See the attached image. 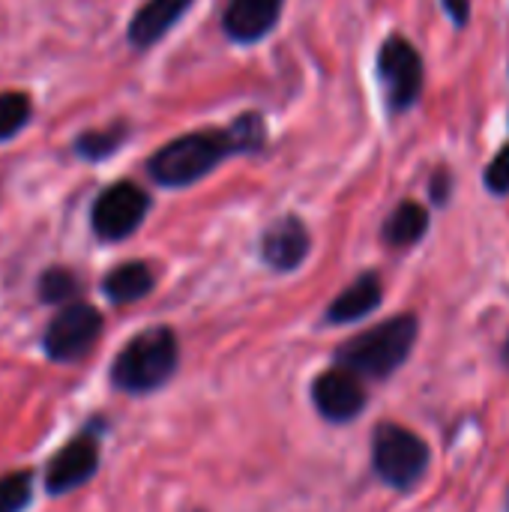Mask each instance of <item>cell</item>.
Wrapping results in <instances>:
<instances>
[{
    "label": "cell",
    "instance_id": "18",
    "mask_svg": "<svg viewBox=\"0 0 509 512\" xmlns=\"http://www.w3.org/2000/svg\"><path fill=\"white\" fill-rule=\"evenodd\" d=\"M123 141V132L120 129H108V132H87L75 141V150L84 156V159H102L108 153H114Z\"/></svg>",
    "mask_w": 509,
    "mask_h": 512
},
{
    "label": "cell",
    "instance_id": "21",
    "mask_svg": "<svg viewBox=\"0 0 509 512\" xmlns=\"http://www.w3.org/2000/svg\"><path fill=\"white\" fill-rule=\"evenodd\" d=\"M483 183L492 195H509V144L486 165Z\"/></svg>",
    "mask_w": 509,
    "mask_h": 512
},
{
    "label": "cell",
    "instance_id": "19",
    "mask_svg": "<svg viewBox=\"0 0 509 512\" xmlns=\"http://www.w3.org/2000/svg\"><path fill=\"white\" fill-rule=\"evenodd\" d=\"M228 132H231V138H234L237 153H240V150H258L261 141H264V126H261V117H258V114H243V117H237V123H234Z\"/></svg>",
    "mask_w": 509,
    "mask_h": 512
},
{
    "label": "cell",
    "instance_id": "24",
    "mask_svg": "<svg viewBox=\"0 0 509 512\" xmlns=\"http://www.w3.org/2000/svg\"><path fill=\"white\" fill-rule=\"evenodd\" d=\"M501 363L507 366V372H509V333H507V339H504V345H501Z\"/></svg>",
    "mask_w": 509,
    "mask_h": 512
},
{
    "label": "cell",
    "instance_id": "23",
    "mask_svg": "<svg viewBox=\"0 0 509 512\" xmlns=\"http://www.w3.org/2000/svg\"><path fill=\"white\" fill-rule=\"evenodd\" d=\"M444 9H447V15L462 27L465 21H468V12H471V0H444Z\"/></svg>",
    "mask_w": 509,
    "mask_h": 512
},
{
    "label": "cell",
    "instance_id": "15",
    "mask_svg": "<svg viewBox=\"0 0 509 512\" xmlns=\"http://www.w3.org/2000/svg\"><path fill=\"white\" fill-rule=\"evenodd\" d=\"M150 291H153V270L141 261L120 264L105 276V294L114 303H135Z\"/></svg>",
    "mask_w": 509,
    "mask_h": 512
},
{
    "label": "cell",
    "instance_id": "17",
    "mask_svg": "<svg viewBox=\"0 0 509 512\" xmlns=\"http://www.w3.org/2000/svg\"><path fill=\"white\" fill-rule=\"evenodd\" d=\"M30 486H33V480H30V474H24V471L0 477V512L24 510L27 501H30V492H33Z\"/></svg>",
    "mask_w": 509,
    "mask_h": 512
},
{
    "label": "cell",
    "instance_id": "8",
    "mask_svg": "<svg viewBox=\"0 0 509 512\" xmlns=\"http://www.w3.org/2000/svg\"><path fill=\"white\" fill-rule=\"evenodd\" d=\"M312 399L315 408L324 420L330 423H351L363 414L369 396L363 387V378H357L354 372L333 366L327 372H321L312 384Z\"/></svg>",
    "mask_w": 509,
    "mask_h": 512
},
{
    "label": "cell",
    "instance_id": "22",
    "mask_svg": "<svg viewBox=\"0 0 509 512\" xmlns=\"http://www.w3.org/2000/svg\"><path fill=\"white\" fill-rule=\"evenodd\" d=\"M450 186H453L450 174H447V171H438V174L432 177V201H435V204H447Z\"/></svg>",
    "mask_w": 509,
    "mask_h": 512
},
{
    "label": "cell",
    "instance_id": "16",
    "mask_svg": "<svg viewBox=\"0 0 509 512\" xmlns=\"http://www.w3.org/2000/svg\"><path fill=\"white\" fill-rule=\"evenodd\" d=\"M30 120V99L18 90L0 93V141L12 138Z\"/></svg>",
    "mask_w": 509,
    "mask_h": 512
},
{
    "label": "cell",
    "instance_id": "25",
    "mask_svg": "<svg viewBox=\"0 0 509 512\" xmlns=\"http://www.w3.org/2000/svg\"><path fill=\"white\" fill-rule=\"evenodd\" d=\"M504 512H509V489H507V498H504Z\"/></svg>",
    "mask_w": 509,
    "mask_h": 512
},
{
    "label": "cell",
    "instance_id": "6",
    "mask_svg": "<svg viewBox=\"0 0 509 512\" xmlns=\"http://www.w3.org/2000/svg\"><path fill=\"white\" fill-rule=\"evenodd\" d=\"M99 333H102V315L87 303H72L45 330V354L60 363L78 360L93 348Z\"/></svg>",
    "mask_w": 509,
    "mask_h": 512
},
{
    "label": "cell",
    "instance_id": "2",
    "mask_svg": "<svg viewBox=\"0 0 509 512\" xmlns=\"http://www.w3.org/2000/svg\"><path fill=\"white\" fill-rule=\"evenodd\" d=\"M237 153L231 132L219 129H204V132H189L174 141H168L162 150L153 153L147 162L150 174L162 186H189L210 174L225 156Z\"/></svg>",
    "mask_w": 509,
    "mask_h": 512
},
{
    "label": "cell",
    "instance_id": "14",
    "mask_svg": "<svg viewBox=\"0 0 509 512\" xmlns=\"http://www.w3.org/2000/svg\"><path fill=\"white\" fill-rule=\"evenodd\" d=\"M429 231V210L417 201H402L384 222V240L393 249H408L420 243Z\"/></svg>",
    "mask_w": 509,
    "mask_h": 512
},
{
    "label": "cell",
    "instance_id": "5",
    "mask_svg": "<svg viewBox=\"0 0 509 512\" xmlns=\"http://www.w3.org/2000/svg\"><path fill=\"white\" fill-rule=\"evenodd\" d=\"M378 75L387 87V102L393 111H405L417 102L420 87H423V60L408 39L390 36L381 45Z\"/></svg>",
    "mask_w": 509,
    "mask_h": 512
},
{
    "label": "cell",
    "instance_id": "12",
    "mask_svg": "<svg viewBox=\"0 0 509 512\" xmlns=\"http://www.w3.org/2000/svg\"><path fill=\"white\" fill-rule=\"evenodd\" d=\"M384 300V285L378 273H363L357 282H351L327 309V321L330 324H351V321H363L369 318Z\"/></svg>",
    "mask_w": 509,
    "mask_h": 512
},
{
    "label": "cell",
    "instance_id": "11",
    "mask_svg": "<svg viewBox=\"0 0 509 512\" xmlns=\"http://www.w3.org/2000/svg\"><path fill=\"white\" fill-rule=\"evenodd\" d=\"M261 252H264V261L270 267L294 270L309 255V231L303 228L300 219L285 216V219H279L276 225L267 228V234L261 240Z\"/></svg>",
    "mask_w": 509,
    "mask_h": 512
},
{
    "label": "cell",
    "instance_id": "13",
    "mask_svg": "<svg viewBox=\"0 0 509 512\" xmlns=\"http://www.w3.org/2000/svg\"><path fill=\"white\" fill-rule=\"evenodd\" d=\"M189 6L192 0H147L129 24V42L138 48H150L180 21Z\"/></svg>",
    "mask_w": 509,
    "mask_h": 512
},
{
    "label": "cell",
    "instance_id": "10",
    "mask_svg": "<svg viewBox=\"0 0 509 512\" xmlns=\"http://www.w3.org/2000/svg\"><path fill=\"white\" fill-rule=\"evenodd\" d=\"M279 12H282V0H228L222 24L231 39L255 42L273 30Z\"/></svg>",
    "mask_w": 509,
    "mask_h": 512
},
{
    "label": "cell",
    "instance_id": "9",
    "mask_svg": "<svg viewBox=\"0 0 509 512\" xmlns=\"http://www.w3.org/2000/svg\"><path fill=\"white\" fill-rule=\"evenodd\" d=\"M99 465V450L90 438H75L69 441L48 465V492L63 495L69 489H78L81 483H87L93 477Z\"/></svg>",
    "mask_w": 509,
    "mask_h": 512
},
{
    "label": "cell",
    "instance_id": "20",
    "mask_svg": "<svg viewBox=\"0 0 509 512\" xmlns=\"http://www.w3.org/2000/svg\"><path fill=\"white\" fill-rule=\"evenodd\" d=\"M75 291H78V282L66 270H48L42 276V285H39V294H42L45 303L69 300V297H75Z\"/></svg>",
    "mask_w": 509,
    "mask_h": 512
},
{
    "label": "cell",
    "instance_id": "4",
    "mask_svg": "<svg viewBox=\"0 0 509 512\" xmlns=\"http://www.w3.org/2000/svg\"><path fill=\"white\" fill-rule=\"evenodd\" d=\"M432 465L429 444L399 423H381L372 432V468L396 492H411L423 483Z\"/></svg>",
    "mask_w": 509,
    "mask_h": 512
},
{
    "label": "cell",
    "instance_id": "1",
    "mask_svg": "<svg viewBox=\"0 0 509 512\" xmlns=\"http://www.w3.org/2000/svg\"><path fill=\"white\" fill-rule=\"evenodd\" d=\"M417 336H420L417 315H393L348 339L336 351V366L354 372L357 378L384 381L405 366V360L417 345Z\"/></svg>",
    "mask_w": 509,
    "mask_h": 512
},
{
    "label": "cell",
    "instance_id": "3",
    "mask_svg": "<svg viewBox=\"0 0 509 512\" xmlns=\"http://www.w3.org/2000/svg\"><path fill=\"white\" fill-rule=\"evenodd\" d=\"M177 366V339L165 327L135 336L114 360L111 378L126 393H150L162 387Z\"/></svg>",
    "mask_w": 509,
    "mask_h": 512
},
{
    "label": "cell",
    "instance_id": "7",
    "mask_svg": "<svg viewBox=\"0 0 509 512\" xmlns=\"http://www.w3.org/2000/svg\"><path fill=\"white\" fill-rule=\"evenodd\" d=\"M147 207L150 201L135 183H114L93 204V231L102 240H123L141 225Z\"/></svg>",
    "mask_w": 509,
    "mask_h": 512
}]
</instances>
